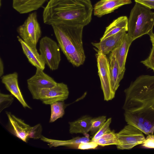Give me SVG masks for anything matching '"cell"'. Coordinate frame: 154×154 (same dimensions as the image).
Wrapping results in <instances>:
<instances>
[{"mask_svg": "<svg viewBox=\"0 0 154 154\" xmlns=\"http://www.w3.org/2000/svg\"><path fill=\"white\" fill-rule=\"evenodd\" d=\"M142 146L145 147L154 149V135L153 134H150L147 135L145 138Z\"/></svg>", "mask_w": 154, "mask_h": 154, "instance_id": "29", "label": "cell"}, {"mask_svg": "<svg viewBox=\"0 0 154 154\" xmlns=\"http://www.w3.org/2000/svg\"><path fill=\"white\" fill-rule=\"evenodd\" d=\"M14 100L13 95L11 94L0 93V112L10 106Z\"/></svg>", "mask_w": 154, "mask_h": 154, "instance_id": "26", "label": "cell"}, {"mask_svg": "<svg viewBox=\"0 0 154 154\" xmlns=\"http://www.w3.org/2000/svg\"><path fill=\"white\" fill-rule=\"evenodd\" d=\"M60 48L50 38L45 36L39 41V51L44 62L52 71L58 69L61 60Z\"/></svg>", "mask_w": 154, "mask_h": 154, "instance_id": "6", "label": "cell"}, {"mask_svg": "<svg viewBox=\"0 0 154 154\" xmlns=\"http://www.w3.org/2000/svg\"><path fill=\"white\" fill-rule=\"evenodd\" d=\"M132 42L128 34L126 33L119 45L115 48L116 57L121 74H124L126 59L129 47Z\"/></svg>", "mask_w": 154, "mask_h": 154, "instance_id": "18", "label": "cell"}, {"mask_svg": "<svg viewBox=\"0 0 154 154\" xmlns=\"http://www.w3.org/2000/svg\"><path fill=\"white\" fill-rule=\"evenodd\" d=\"M126 33V32H120L98 43L92 42L91 44L98 49V51L106 55L119 45Z\"/></svg>", "mask_w": 154, "mask_h": 154, "instance_id": "15", "label": "cell"}, {"mask_svg": "<svg viewBox=\"0 0 154 154\" xmlns=\"http://www.w3.org/2000/svg\"><path fill=\"white\" fill-rule=\"evenodd\" d=\"M4 73V66L3 61L1 58H0V77H1Z\"/></svg>", "mask_w": 154, "mask_h": 154, "instance_id": "32", "label": "cell"}, {"mask_svg": "<svg viewBox=\"0 0 154 154\" xmlns=\"http://www.w3.org/2000/svg\"><path fill=\"white\" fill-rule=\"evenodd\" d=\"M135 2L150 9H154V0H135Z\"/></svg>", "mask_w": 154, "mask_h": 154, "instance_id": "31", "label": "cell"}, {"mask_svg": "<svg viewBox=\"0 0 154 154\" xmlns=\"http://www.w3.org/2000/svg\"><path fill=\"white\" fill-rule=\"evenodd\" d=\"M125 121L146 135L154 132V76L142 75L124 91Z\"/></svg>", "mask_w": 154, "mask_h": 154, "instance_id": "1", "label": "cell"}, {"mask_svg": "<svg viewBox=\"0 0 154 154\" xmlns=\"http://www.w3.org/2000/svg\"><path fill=\"white\" fill-rule=\"evenodd\" d=\"M42 127L40 124L31 127L28 134V138H32L34 140L40 139L42 135Z\"/></svg>", "mask_w": 154, "mask_h": 154, "instance_id": "27", "label": "cell"}, {"mask_svg": "<svg viewBox=\"0 0 154 154\" xmlns=\"http://www.w3.org/2000/svg\"><path fill=\"white\" fill-rule=\"evenodd\" d=\"M109 61L112 87L113 91L115 93L119 86V83L122 79L124 74L120 73L119 65L116 57L115 48L110 54Z\"/></svg>", "mask_w": 154, "mask_h": 154, "instance_id": "20", "label": "cell"}, {"mask_svg": "<svg viewBox=\"0 0 154 154\" xmlns=\"http://www.w3.org/2000/svg\"><path fill=\"white\" fill-rule=\"evenodd\" d=\"M96 56L104 100L108 101L113 99L115 94L112 87L109 61L106 55L99 51Z\"/></svg>", "mask_w": 154, "mask_h": 154, "instance_id": "7", "label": "cell"}, {"mask_svg": "<svg viewBox=\"0 0 154 154\" xmlns=\"http://www.w3.org/2000/svg\"><path fill=\"white\" fill-rule=\"evenodd\" d=\"M89 136L88 134L84 137H77L67 140H60L48 138L42 135L40 139L43 142L47 143L48 145L50 147L64 146L78 149L80 143L91 141Z\"/></svg>", "mask_w": 154, "mask_h": 154, "instance_id": "16", "label": "cell"}, {"mask_svg": "<svg viewBox=\"0 0 154 154\" xmlns=\"http://www.w3.org/2000/svg\"><path fill=\"white\" fill-rule=\"evenodd\" d=\"M18 73L14 72L3 75L1 77V82L6 89L16 98L23 107L31 109L23 97L18 85Z\"/></svg>", "mask_w": 154, "mask_h": 154, "instance_id": "12", "label": "cell"}, {"mask_svg": "<svg viewBox=\"0 0 154 154\" xmlns=\"http://www.w3.org/2000/svg\"><path fill=\"white\" fill-rule=\"evenodd\" d=\"M6 113L8 119V130L16 137L27 142L31 127L11 112H6Z\"/></svg>", "mask_w": 154, "mask_h": 154, "instance_id": "11", "label": "cell"}, {"mask_svg": "<svg viewBox=\"0 0 154 154\" xmlns=\"http://www.w3.org/2000/svg\"><path fill=\"white\" fill-rule=\"evenodd\" d=\"M131 2V0H100L94 5V15L101 17L113 12L122 6Z\"/></svg>", "mask_w": 154, "mask_h": 154, "instance_id": "13", "label": "cell"}, {"mask_svg": "<svg viewBox=\"0 0 154 154\" xmlns=\"http://www.w3.org/2000/svg\"><path fill=\"white\" fill-rule=\"evenodd\" d=\"M106 116H104L92 118L90 131V135L94 136L99 131L101 126L106 122Z\"/></svg>", "mask_w": 154, "mask_h": 154, "instance_id": "24", "label": "cell"}, {"mask_svg": "<svg viewBox=\"0 0 154 154\" xmlns=\"http://www.w3.org/2000/svg\"><path fill=\"white\" fill-rule=\"evenodd\" d=\"M92 118L84 116L78 119L69 122V132L71 134L81 133L85 136L90 132Z\"/></svg>", "mask_w": 154, "mask_h": 154, "instance_id": "21", "label": "cell"}, {"mask_svg": "<svg viewBox=\"0 0 154 154\" xmlns=\"http://www.w3.org/2000/svg\"><path fill=\"white\" fill-rule=\"evenodd\" d=\"M128 20L126 16H121L114 20L106 28L100 41L119 32L128 31Z\"/></svg>", "mask_w": 154, "mask_h": 154, "instance_id": "19", "label": "cell"}, {"mask_svg": "<svg viewBox=\"0 0 154 154\" xmlns=\"http://www.w3.org/2000/svg\"><path fill=\"white\" fill-rule=\"evenodd\" d=\"M47 0H12L13 8L20 14H25L37 10Z\"/></svg>", "mask_w": 154, "mask_h": 154, "instance_id": "17", "label": "cell"}, {"mask_svg": "<svg viewBox=\"0 0 154 154\" xmlns=\"http://www.w3.org/2000/svg\"><path fill=\"white\" fill-rule=\"evenodd\" d=\"M98 145L96 142L90 141L80 143L79 145L78 149L81 150L95 149Z\"/></svg>", "mask_w": 154, "mask_h": 154, "instance_id": "30", "label": "cell"}, {"mask_svg": "<svg viewBox=\"0 0 154 154\" xmlns=\"http://www.w3.org/2000/svg\"><path fill=\"white\" fill-rule=\"evenodd\" d=\"M152 46L149 57L145 60L141 61L144 65L154 71V45Z\"/></svg>", "mask_w": 154, "mask_h": 154, "instance_id": "28", "label": "cell"}, {"mask_svg": "<svg viewBox=\"0 0 154 154\" xmlns=\"http://www.w3.org/2000/svg\"><path fill=\"white\" fill-rule=\"evenodd\" d=\"M154 26V12L136 2L131 10L128 20L129 38L134 40L152 32Z\"/></svg>", "mask_w": 154, "mask_h": 154, "instance_id": "4", "label": "cell"}, {"mask_svg": "<svg viewBox=\"0 0 154 154\" xmlns=\"http://www.w3.org/2000/svg\"><path fill=\"white\" fill-rule=\"evenodd\" d=\"M98 145L104 146L118 144L116 133L114 131L107 132L95 141Z\"/></svg>", "mask_w": 154, "mask_h": 154, "instance_id": "23", "label": "cell"}, {"mask_svg": "<svg viewBox=\"0 0 154 154\" xmlns=\"http://www.w3.org/2000/svg\"><path fill=\"white\" fill-rule=\"evenodd\" d=\"M112 118H109L97 132L92 138L91 141L95 142L101 137L103 136L111 130L109 128L111 122Z\"/></svg>", "mask_w": 154, "mask_h": 154, "instance_id": "25", "label": "cell"}, {"mask_svg": "<svg viewBox=\"0 0 154 154\" xmlns=\"http://www.w3.org/2000/svg\"><path fill=\"white\" fill-rule=\"evenodd\" d=\"M51 26L58 45L69 61L77 67L82 65L86 58L82 39L84 26L72 23Z\"/></svg>", "mask_w": 154, "mask_h": 154, "instance_id": "3", "label": "cell"}, {"mask_svg": "<svg viewBox=\"0 0 154 154\" xmlns=\"http://www.w3.org/2000/svg\"><path fill=\"white\" fill-rule=\"evenodd\" d=\"M37 13H30L23 23L18 26L17 32L20 38L28 45L36 48L42 31L37 20Z\"/></svg>", "mask_w": 154, "mask_h": 154, "instance_id": "5", "label": "cell"}, {"mask_svg": "<svg viewBox=\"0 0 154 154\" xmlns=\"http://www.w3.org/2000/svg\"><path fill=\"white\" fill-rule=\"evenodd\" d=\"M148 35H149L150 36V40L152 44L154 45V33L152 32Z\"/></svg>", "mask_w": 154, "mask_h": 154, "instance_id": "33", "label": "cell"}, {"mask_svg": "<svg viewBox=\"0 0 154 154\" xmlns=\"http://www.w3.org/2000/svg\"><path fill=\"white\" fill-rule=\"evenodd\" d=\"M67 86L63 83H57L54 86L42 89L39 95V100L45 104L51 105L57 101H64L69 95Z\"/></svg>", "mask_w": 154, "mask_h": 154, "instance_id": "10", "label": "cell"}, {"mask_svg": "<svg viewBox=\"0 0 154 154\" xmlns=\"http://www.w3.org/2000/svg\"><path fill=\"white\" fill-rule=\"evenodd\" d=\"M91 0H49L43 12V22L52 25L72 23L85 26L92 20Z\"/></svg>", "mask_w": 154, "mask_h": 154, "instance_id": "2", "label": "cell"}, {"mask_svg": "<svg viewBox=\"0 0 154 154\" xmlns=\"http://www.w3.org/2000/svg\"><path fill=\"white\" fill-rule=\"evenodd\" d=\"M27 87L34 99H39L41 90L55 85L57 82L51 77L45 73L43 70L36 69L35 74L27 80Z\"/></svg>", "mask_w": 154, "mask_h": 154, "instance_id": "9", "label": "cell"}, {"mask_svg": "<svg viewBox=\"0 0 154 154\" xmlns=\"http://www.w3.org/2000/svg\"><path fill=\"white\" fill-rule=\"evenodd\" d=\"M116 133L119 143L116 146L119 149H131L137 145L142 144L145 140L143 132L131 125H125Z\"/></svg>", "mask_w": 154, "mask_h": 154, "instance_id": "8", "label": "cell"}, {"mask_svg": "<svg viewBox=\"0 0 154 154\" xmlns=\"http://www.w3.org/2000/svg\"><path fill=\"white\" fill-rule=\"evenodd\" d=\"M50 105L51 115L49 122L52 123L63 117L65 113V106L63 101L56 102Z\"/></svg>", "mask_w": 154, "mask_h": 154, "instance_id": "22", "label": "cell"}, {"mask_svg": "<svg viewBox=\"0 0 154 154\" xmlns=\"http://www.w3.org/2000/svg\"><path fill=\"white\" fill-rule=\"evenodd\" d=\"M17 37L21 46L23 53L29 62L36 69L44 70L45 68V64L40 54L38 53L37 48L28 45L19 36H18Z\"/></svg>", "mask_w": 154, "mask_h": 154, "instance_id": "14", "label": "cell"}]
</instances>
